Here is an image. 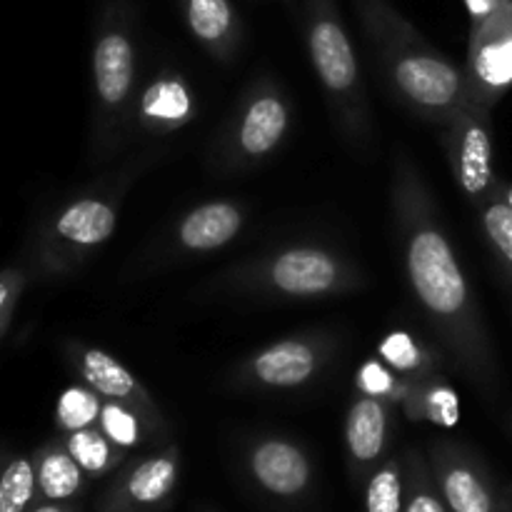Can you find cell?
I'll return each instance as SVG.
<instances>
[{"label":"cell","mask_w":512,"mask_h":512,"mask_svg":"<svg viewBox=\"0 0 512 512\" xmlns=\"http://www.w3.org/2000/svg\"><path fill=\"white\" fill-rule=\"evenodd\" d=\"M393 220L405 280L440 348L485 393L498 388V363L453 243L438 218L433 193L405 150L393 163Z\"/></svg>","instance_id":"6da1fadb"},{"label":"cell","mask_w":512,"mask_h":512,"mask_svg":"<svg viewBox=\"0 0 512 512\" xmlns=\"http://www.w3.org/2000/svg\"><path fill=\"white\" fill-rule=\"evenodd\" d=\"M390 93L425 123L443 125L468 103L465 68L440 53L390 0H353Z\"/></svg>","instance_id":"7a4b0ae2"},{"label":"cell","mask_w":512,"mask_h":512,"mask_svg":"<svg viewBox=\"0 0 512 512\" xmlns=\"http://www.w3.org/2000/svg\"><path fill=\"white\" fill-rule=\"evenodd\" d=\"M138 15L130 0H100L93 23L90 163L113 160L133 133L138 98Z\"/></svg>","instance_id":"3957f363"},{"label":"cell","mask_w":512,"mask_h":512,"mask_svg":"<svg viewBox=\"0 0 512 512\" xmlns=\"http://www.w3.org/2000/svg\"><path fill=\"white\" fill-rule=\"evenodd\" d=\"M303 35L310 65L335 128L353 150L373 143V113L345 20L335 0H303Z\"/></svg>","instance_id":"277c9868"},{"label":"cell","mask_w":512,"mask_h":512,"mask_svg":"<svg viewBox=\"0 0 512 512\" xmlns=\"http://www.w3.org/2000/svg\"><path fill=\"white\" fill-rule=\"evenodd\" d=\"M148 160H133L120 173L65 200L40 225L35 235V265L40 273L65 278L83 268L110 238L120 220V205L130 183Z\"/></svg>","instance_id":"5b68a950"},{"label":"cell","mask_w":512,"mask_h":512,"mask_svg":"<svg viewBox=\"0 0 512 512\" xmlns=\"http://www.w3.org/2000/svg\"><path fill=\"white\" fill-rule=\"evenodd\" d=\"M363 283L358 268L323 245H290L260 260L240 265L223 285L240 293L273 295L290 300H318L348 293Z\"/></svg>","instance_id":"8992f818"},{"label":"cell","mask_w":512,"mask_h":512,"mask_svg":"<svg viewBox=\"0 0 512 512\" xmlns=\"http://www.w3.org/2000/svg\"><path fill=\"white\" fill-rule=\"evenodd\" d=\"M290 100L278 80L255 78L240 93L233 115L210 150V168L218 173H243L268 160L288 138Z\"/></svg>","instance_id":"52a82bcc"},{"label":"cell","mask_w":512,"mask_h":512,"mask_svg":"<svg viewBox=\"0 0 512 512\" xmlns=\"http://www.w3.org/2000/svg\"><path fill=\"white\" fill-rule=\"evenodd\" d=\"M493 108L465 103L440 125V145L448 158L455 185L478 208L498 190L493 165Z\"/></svg>","instance_id":"ba28073f"},{"label":"cell","mask_w":512,"mask_h":512,"mask_svg":"<svg viewBox=\"0 0 512 512\" xmlns=\"http://www.w3.org/2000/svg\"><path fill=\"white\" fill-rule=\"evenodd\" d=\"M335 345L338 343L330 333L290 335L240 363L233 383L248 390H298L323 373Z\"/></svg>","instance_id":"9c48e42d"},{"label":"cell","mask_w":512,"mask_h":512,"mask_svg":"<svg viewBox=\"0 0 512 512\" xmlns=\"http://www.w3.org/2000/svg\"><path fill=\"white\" fill-rule=\"evenodd\" d=\"M180 483V450L165 445L128 465H120L115 478L100 495L98 512H150L168 508Z\"/></svg>","instance_id":"30bf717a"},{"label":"cell","mask_w":512,"mask_h":512,"mask_svg":"<svg viewBox=\"0 0 512 512\" xmlns=\"http://www.w3.org/2000/svg\"><path fill=\"white\" fill-rule=\"evenodd\" d=\"M468 103L495 108L512 88V5L470 25L465 63Z\"/></svg>","instance_id":"8fae6325"},{"label":"cell","mask_w":512,"mask_h":512,"mask_svg":"<svg viewBox=\"0 0 512 512\" xmlns=\"http://www.w3.org/2000/svg\"><path fill=\"white\" fill-rule=\"evenodd\" d=\"M425 455L450 512H503L505 495L495 490L488 470L468 448L438 440Z\"/></svg>","instance_id":"7c38bea8"},{"label":"cell","mask_w":512,"mask_h":512,"mask_svg":"<svg viewBox=\"0 0 512 512\" xmlns=\"http://www.w3.org/2000/svg\"><path fill=\"white\" fill-rule=\"evenodd\" d=\"M198 115V98L188 78L175 68H163L138 90L133 108V130L153 138H165Z\"/></svg>","instance_id":"4fadbf2b"},{"label":"cell","mask_w":512,"mask_h":512,"mask_svg":"<svg viewBox=\"0 0 512 512\" xmlns=\"http://www.w3.org/2000/svg\"><path fill=\"white\" fill-rule=\"evenodd\" d=\"M65 360H68L73 373L80 378V383L93 388L103 400L133 405V408L143 410L145 415H150V418L158 420V423H165L163 415H160L158 403H155L153 395L148 393V388H145V385L140 383L115 355L70 340V343L65 345Z\"/></svg>","instance_id":"5bb4252c"},{"label":"cell","mask_w":512,"mask_h":512,"mask_svg":"<svg viewBox=\"0 0 512 512\" xmlns=\"http://www.w3.org/2000/svg\"><path fill=\"white\" fill-rule=\"evenodd\" d=\"M248 473L260 490L280 500H298L313 488V463L298 443L288 438L255 440L248 448Z\"/></svg>","instance_id":"9a60e30c"},{"label":"cell","mask_w":512,"mask_h":512,"mask_svg":"<svg viewBox=\"0 0 512 512\" xmlns=\"http://www.w3.org/2000/svg\"><path fill=\"white\" fill-rule=\"evenodd\" d=\"M395 405L358 395L345 415V450L353 480H368L388 453L395 425Z\"/></svg>","instance_id":"2e32d148"},{"label":"cell","mask_w":512,"mask_h":512,"mask_svg":"<svg viewBox=\"0 0 512 512\" xmlns=\"http://www.w3.org/2000/svg\"><path fill=\"white\" fill-rule=\"evenodd\" d=\"M245 225L243 205L233 200H210L195 205L175 223L168 235V255H205L225 248Z\"/></svg>","instance_id":"e0dca14e"},{"label":"cell","mask_w":512,"mask_h":512,"mask_svg":"<svg viewBox=\"0 0 512 512\" xmlns=\"http://www.w3.org/2000/svg\"><path fill=\"white\" fill-rule=\"evenodd\" d=\"M195 43L218 63H230L243 43V18L233 0H175Z\"/></svg>","instance_id":"ac0fdd59"},{"label":"cell","mask_w":512,"mask_h":512,"mask_svg":"<svg viewBox=\"0 0 512 512\" xmlns=\"http://www.w3.org/2000/svg\"><path fill=\"white\" fill-rule=\"evenodd\" d=\"M33 463L35 480H38V500L70 503L88 488L90 478L68 453L63 438H53L40 445L33 453Z\"/></svg>","instance_id":"d6986e66"},{"label":"cell","mask_w":512,"mask_h":512,"mask_svg":"<svg viewBox=\"0 0 512 512\" xmlns=\"http://www.w3.org/2000/svg\"><path fill=\"white\" fill-rule=\"evenodd\" d=\"M400 410L413 423L455 428L460 420V398L453 385L445 383L440 375H430V378L408 383V393L400 403Z\"/></svg>","instance_id":"ffe728a7"},{"label":"cell","mask_w":512,"mask_h":512,"mask_svg":"<svg viewBox=\"0 0 512 512\" xmlns=\"http://www.w3.org/2000/svg\"><path fill=\"white\" fill-rule=\"evenodd\" d=\"M98 428L125 453L140 448V445L155 443V440L165 438V433H168L165 423H158V420H153L143 410L133 408V405L115 403V400H103Z\"/></svg>","instance_id":"44dd1931"},{"label":"cell","mask_w":512,"mask_h":512,"mask_svg":"<svg viewBox=\"0 0 512 512\" xmlns=\"http://www.w3.org/2000/svg\"><path fill=\"white\" fill-rule=\"evenodd\" d=\"M378 358L408 383L438 375L440 365L438 353L408 330H393L385 335L378 345Z\"/></svg>","instance_id":"7402d4cb"},{"label":"cell","mask_w":512,"mask_h":512,"mask_svg":"<svg viewBox=\"0 0 512 512\" xmlns=\"http://www.w3.org/2000/svg\"><path fill=\"white\" fill-rule=\"evenodd\" d=\"M68 448V453L73 455L75 463L83 468V473L88 475L90 480L105 478L110 473H118L120 465L128 460V453L123 448L113 443L98 425L93 428L75 430V433L60 435Z\"/></svg>","instance_id":"603a6c76"},{"label":"cell","mask_w":512,"mask_h":512,"mask_svg":"<svg viewBox=\"0 0 512 512\" xmlns=\"http://www.w3.org/2000/svg\"><path fill=\"white\" fill-rule=\"evenodd\" d=\"M38 503L33 455L0 453V512H28Z\"/></svg>","instance_id":"cb8c5ba5"},{"label":"cell","mask_w":512,"mask_h":512,"mask_svg":"<svg viewBox=\"0 0 512 512\" xmlns=\"http://www.w3.org/2000/svg\"><path fill=\"white\" fill-rule=\"evenodd\" d=\"M405 463V500L403 512H450L435 485L428 455L410 448L403 455Z\"/></svg>","instance_id":"d4e9b609"},{"label":"cell","mask_w":512,"mask_h":512,"mask_svg":"<svg viewBox=\"0 0 512 512\" xmlns=\"http://www.w3.org/2000/svg\"><path fill=\"white\" fill-rule=\"evenodd\" d=\"M478 215L485 240H488L500 270L512 285V208L500 193V183L498 190L485 203L478 205Z\"/></svg>","instance_id":"484cf974"},{"label":"cell","mask_w":512,"mask_h":512,"mask_svg":"<svg viewBox=\"0 0 512 512\" xmlns=\"http://www.w3.org/2000/svg\"><path fill=\"white\" fill-rule=\"evenodd\" d=\"M405 463L403 455L385 458L365 480V512H403Z\"/></svg>","instance_id":"4316f807"},{"label":"cell","mask_w":512,"mask_h":512,"mask_svg":"<svg viewBox=\"0 0 512 512\" xmlns=\"http://www.w3.org/2000/svg\"><path fill=\"white\" fill-rule=\"evenodd\" d=\"M100 410H103V398L93 388H88L85 383L70 385L55 403V428L60 435L93 428L98 425Z\"/></svg>","instance_id":"83f0119b"},{"label":"cell","mask_w":512,"mask_h":512,"mask_svg":"<svg viewBox=\"0 0 512 512\" xmlns=\"http://www.w3.org/2000/svg\"><path fill=\"white\" fill-rule=\"evenodd\" d=\"M355 390L358 395H368V398L385 400V403L400 408L405 393H408V380L400 378L390 365H385L383 360L375 355V358H368L358 370H355Z\"/></svg>","instance_id":"f1b7e54d"},{"label":"cell","mask_w":512,"mask_h":512,"mask_svg":"<svg viewBox=\"0 0 512 512\" xmlns=\"http://www.w3.org/2000/svg\"><path fill=\"white\" fill-rule=\"evenodd\" d=\"M25 285H28V275L20 268H5L0 270V343L8 335L10 323H13L15 308L20 303Z\"/></svg>","instance_id":"f546056e"},{"label":"cell","mask_w":512,"mask_h":512,"mask_svg":"<svg viewBox=\"0 0 512 512\" xmlns=\"http://www.w3.org/2000/svg\"><path fill=\"white\" fill-rule=\"evenodd\" d=\"M463 3L470 15V25H478L485 18L498 13V10L508 8V5H512V0H463Z\"/></svg>","instance_id":"4dcf8cb0"},{"label":"cell","mask_w":512,"mask_h":512,"mask_svg":"<svg viewBox=\"0 0 512 512\" xmlns=\"http://www.w3.org/2000/svg\"><path fill=\"white\" fill-rule=\"evenodd\" d=\"M28 512H80V505L75 500L70 503H50V500H38Z\"/></svg>","instance_id":"1f68e13d"},{"label":"cell","mask_w":512,"mask_h":512,"mask_svg":"<svg viewBox=\"0 0 512 512\" xmlns=\"http://www.w3.org/2000/svg\"><path fill=\"white\" fill-rule=\"evenodd\" d=\"M500 193H503V198L508 200V205L512 208V183H505V180H500Z\"/></svg>","instance_id":"d6a6232c"},{"label":"cell","mask_w":512,"mask_h":512,"mask_svg":"<svg viewBox=\"0 0 512 512\" xmlns=\"http://www.w3.org/2000/svg\"><path fill=\"white\" fill-rule=\"evenodd\" d=\"M503 512H512V495H505V508Z\"/></svg>","instance_id":"836d02e7"},{"label":"cell","mask_w":512,"mask_h":512,"mask_svg":"<svg viewBox=\"0 0 512 512\" xmlns=\"http://www.w3.org/2000/svg\"><path fill=\"white\" fill-rule=\"evenodd\" d=\"M510 495H512V490H510Z\"/></svg>","instance_id":"e575fe53"}]
</instances>
